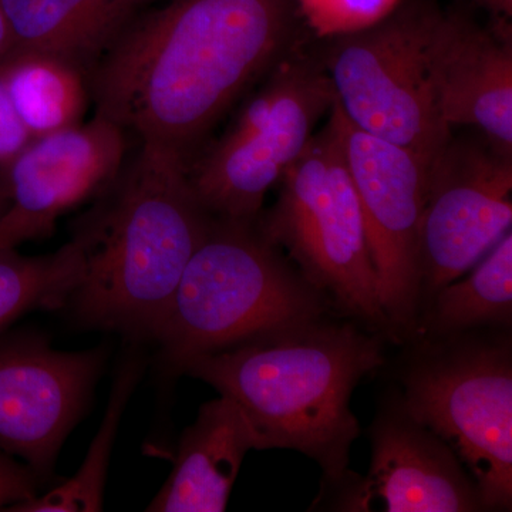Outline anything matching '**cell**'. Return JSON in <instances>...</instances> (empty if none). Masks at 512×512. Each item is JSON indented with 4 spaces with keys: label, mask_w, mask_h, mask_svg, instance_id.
<instances>
[{
    "label": "cell",
    "mask_w": 512,
    "mask_h": 512,
    "mask_svg": "<svg viewBox=\"0 0 512 512\" xmlns=\"http://www.w3.org/2000/svg\"><path fill=\"white\" fill-rule=\"evenodd\" d=\"M10 207V201L8 195H6L5 190H3L2 184H0V220L8 214Z\"/></svg>",
    "instance_id": "4316f807"
},
{
    "label": "cell",
    "mask_w": 512,
    "mask_h": 512,
    "mask_svg": "<svg viewBox=\"0 0 512 512\" xmlns=\"http://www.w3.org/2000/svg\"><path fill=\"white\" fill-rule=\"evenodd\" d=\"M154 0H2L15 50L62 57L90 74Z\"/></svg>",
    "instance_id": "2e32d148"
},
{
    "label": "cell",
    "mask_w": 512,
    "mask_h": 512,
    "mask_svg": "<svg viewBox=\"0 0 512 512\" xmlns=\"http://www.w3.org/2000/svg\"><path fill=\"white\" fill-rule=\"evenodd\" d=\"M328 302L262 234L258 220L211 215L154 340L178 370L192 357L325 316Z\"/></svg>",
    "instance_id": "277c9868"
},
{
    "label": "cell",
    "mask_w": 512,
    "mask_h": 512,
    "mask_svg": "<svg viewBox=\"0 0 512 512\" xmlns=\"http://www.w3.org/2000/svg\"><path fill=\"white\" fill-rule=\"evenodd\" d=\"M32 140L0 80V170L18 156Z\"/></svg>",
    "instance_id": "7402d4cb"
},
{
    "label": "cell",
    "mask_w": 512,
    "mask_h": 512,
    "mask_svg": "<svg viewBox=\"0 0 512 512\" xmlns=\"http://www.w3.org/2000/svg\"><path fill=\"white\" fill-rule=\"evenodd\" d=\"M188 165L177 151L140 141L106 201L73 238L80 274L66 305L84 325L156 338L211 220Z\"/></svg>",
    "instance_id": "3957f363"
},
{
    "label": "cell",
    "mask_w": 512,
    "mask_h": 512,
    "mask_svg": "<svg viewBox=\"0 0 512 512\" xmlns=\"http://www.w3.org/2000/svg\"><path fill=\"white\" fill-rule=\"evenodd\" d=\"M483 26L461 12H441L430 45L437 106L448 127L483 133L512 154V35L507 20Z\"/></svg>",
    "instance_id": "4fadbf2b"
},
{
    "label": "cell",
    "mask_w": 512,
    "mask_h": 512,
    "mask_svg": "<svg viewBox=\"0 0 512 512\" xmlns=\"http://www.w3.org/2000/svg\"><path fill=\"white\" fill-rule=\"evenodd\" d=\"M296 15L295 0H170L138 15L89 74L96 114L190 161L295 45Z\"/></svg>",
    "instance_id": "6da1fadb"
},
{
    "label": "cell",
    "mask_w": 512,
    "mask_h": 512,
    "mask_svg": "<svg viewBox=\"0 0 512 512\" xmlns=\"http://www.w3.org/2000/svg\"><path fill=\"white\" fill-rule=\"evenodd\" d=\"M403 384L404 412L456 453L485 510L510 511V346L477 342L441 348L416 360Z\"/></svg>",
    "instance_id": "ba28073f"
},
{
    "label": "cell",
    "mask_w": 512,
    "mask_h": 512,
    "mask_svg": "<svg viewBox=\"0 0 512 512\" xmlns=\"http://www.w3.org/2000/svg\"><path fill=\"white\" fill-rule=\"evenodd\" d=\"M383 363L380 338L320 316L192 357L178 370L237 404L256 450L305 454L336 485L360 434L352 394Z\"/></svg>",
    "instance_id": "7a4b0ae2"
},
{
    "label": "cell",
    "mask_w": 512,
    "mask_h": 512,
    "mask_svg": "<svg viewBox=\"0 0 512 512\" xmlns=\"http://www.w3.org/2000/svg\"><path fill=\"white\" fill-rule=\"evenodd\" d=\"M258 225L309 284L349 315L389 329L365 222L335 123L313 134Z\"/></svg>",
    "instance_id": "5b68a950"
},
{
    "label": "cell",
    "mask_w": 512,
    "mask_h": 512,
    "mask_svg": "<svg viewBox=\"0 0 512 512\" xmlns=\"http://www.w3.org/2000/svg\"><path fill=\"white\" fill-rule=\"evenodd\" d=\"M402 0H295L298 15L320 39L369 28Z\"/></svg>",
    "instance_id": "44dd1931"
},
{
    "label": "cell",
    "mask_w": 512,
    "mask_h": 512,
    "mask_svg": "<svg viewBox=\"0 0 512 512\" xmlns=\"http://www.w3.org/2000/svg\"><path fill=\"white\" fill-rule=\"evenodd\" d=\"M126 153L127 131L96 114L87 123L33 138L0 170V184L10 208L52 232L60 215L110 187Z\"/></svg>",
    "instance_id": "5bb4252c"
},
{
    "label": "cell",
    "mask_w": 512,
    "mask_h": 512,
    "mask_svg": "<svg viewBox=\"0 0 512 512\" xmlns=\"http://www.w3.org/2000/svg\"><path fill=\"white\" fill-rule=\"evenodd\" d=\"M0 80L32 138L82 123L92 99L86 70L35 50L10 53L0 63Z\"/></svg>",
    "instance_id": "e0dca14e"
},
{
    "label": "cell",
    "mask_w": 512,
    "mask_h": 512,
    "mask_svg": "<svg viewBox=\"0 0 512 512\" xmlns=\"http://www.w3.org/2000/svg\"><path fill=\"white\" fill-rule=\"evenodd\" d=\"M141 360L130 357L121 366L111 390L109 407L83 464L72 478L52 488L45 495H36L10 507L12 512H97L103 510L107 468L117 430L128 399L140 379Z\"/></svg>",
    "instance_id": "d6986e66"
},
{
    "label": "cell",
    "mask_w": 512,
    "mask_h": 512,
    "mask_svg": "<svg viewBox=\"0 0 512 512\" xmlns=\"http://www.w3.org/2000/svg\"><path fill=\"white\" fill-rule=\"evenodd\" d=\"M440 15L429 0H402L375 25L325 39L320 55L336 103L353 126L429 161L451 136L430 72Z\"/></svg>",
    "instance_id": "8992f818"
},
{
    "label": "cell",
    "mask_w": 512,
    "mask_h": 512,
    "mask_svg": "<svg viewBox=\"0 0 512 512\" xmlns=\"http://www.w3.org/2000/svg\"><path fill=\"white\" fill-rule=\"evenodd\" d=\"M106 362L103 349L62 352L35 332L0 335V450L40 480L82 419Z\"/></svg>",
    "instance_id": "8fae6325"
},
{
    "label": "cell",
    "mask_w": 512,
    "mask_h": 512,
    "mask_svg": "<svg viewBox=\"0 0 512 512\" xmlns=\"http://www.w3.org/2000/svg\"><path fill=\"white\" fill-rule=\"evenodd\" d=\"M335 101L320 56L295 43L221 140L188 165L205 211L227 220H258L266 194L301 157Z\"/></svg>",
    "instance_id": "52a82bcc"
},
{
    "label": "cell",
    "mask_w": 512,
    "mask_h": 512,
    "mask_svg": "<svg viewBox=\"0 0 512 512\" xmlns=\"http://www.w3.org/2000/svg\"><path fill=\"white\" fill-rule=\"evenodd\" d=\"M342 511L471 512L485 510L480 491L456 453L402 406L372 427L366 477L340 483Z\"/></svg>",
    "instance_id": "7c38bea8"
},
{
    "label": "cell",
    "mask_w": 512,
    "mask_h": 512,
    "mask_svg": "<svg viewBox=\"0 0 512 512\" xmlns=\"http://www.w3.org/2000/svg\"><path fill=\"white\" fill-rule=\"evenodd\" d=\"M45 235H49V231L40 222L13 208L0 220V249L18 247L22 242Z\"/></svg>",
    "instance_id": "cb8c5ba5"
},
{
    "label": "cell",
    "mask_w": 512,
    "mask_h": 512,
    "mask_svg": "<svg viewBox=\"0 0 512 512\" xmlns=\"http://www.w3.org/2000/svg\"><path fill=\"white\" fill-rule=\"evenodd\" d=\"M79 274L80 251L73 239L47 255H22L16 247L0 249V332L30 311L62 308Z\"/></svg>",
    "instance_id": "ffe728a7"
},
{
    "label": "cell",
    "mask_w": 512,
    "mask_h": 512,
    "mask_svg": "<svg viewBox=\"0 0 512 512\" xmlns=\"http://www.w3.org/2000/svg\"><path fill=\"white\" fill-rule=\"evenodd\" d=\"M13 52L12 33H10L8 19L5 9L0 0V63Z\"/></svg>",
    "instance_id": "484cf974"
},
{
    "label": "cell",
    "mask_w": 512,
    "mask_h": 512,
    "mask_svg": "<svg viewBox=\"0 0 512 512\" xmlns=\"http://www.w3.org/2000/svg\"><path fill=\"white\" fill-rule=\"evenodd\" d=\"M473 2L490 12L497 20L511 19L512 0H473Z\"/></svg>",
    "instance_id": "d4e9b609"
},
{
    "label": "cell",
    "mask_w": 512,
    "mask_h": 512,
    "mask_svg": "<svg viewBox=\"0 0 512 512\" xmlns=\"http://www.w3.org/2000/svg\"><path fill=\"white\" fill-rule=\"evenodd\" d=\"M251 450H256L255 434L237 404L222 394L202 404L181 434L173 471L147 511H225Z\"/></svg>",
    "instance_id": "9a60e30c"
},
{
    "label": "cell",
    "mask_w": 512,
    "mask_h": 512,
    "mask_svg": "<svg viewBox=\"0 0 512 512\" xmlns=\"http://www.w3.org/2000/svg\"><path fill=\"white\" fill-rule=\"evenodd\" d=\"M434 293L430 328L457 335L484 325H510L512 318V232L470 269Z\"/></svg>",
    "instance_id": "ac0fdd59"
},
{
    "label": "cell",
    "mask_w": 512,
    "mask_h": 512,
    "mask_svg": "<svg viewBox=\"0 0 512 512\" xmlns=\"http://www.w3.org/2000/svg\"><path fill=\"white\" fill-rule=\"evenodd\" d=\"M35 491L32 471L0 450V510L28 500Z\"/></svg>",
    "instance_id": "603a6c76"
},
{
    "label": "cell",
    "mask_w": 512,
    "mask_h": 512,
    "mask_svg": "<svg viewBox=\"0 0 512 512\" xmlns=\"http://www.w3.org/2000/svg\"><path fill=\"white\" fill-rule=\"evenodd\" d=\"M512 154L480 131L431 158L420 234L421 295L466 275L511 231Z\"/></svg>",
    "instance_id": "30bf717a"
},
{
    "label": "cell",
    "mask_w": 512,
    "mask_h": 512,
    "mask_svg": "<svg viewBox=\"0 0 512 512\" xmlns=\"http://www.w3.org/2000/svg\"><path fill=\"white\" fill-rule=\"evenodd\" d=\"M329 116L359 198L384 318L393 332H406L421 298L420 234L430 161L359 130L336 101Z\"/></svg>",
    "instance_id": "9c48e42d"
}]
</instances>
